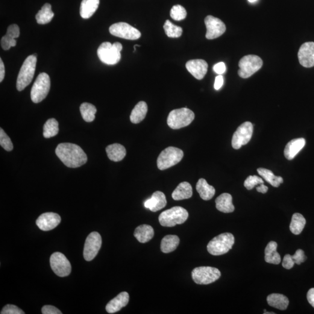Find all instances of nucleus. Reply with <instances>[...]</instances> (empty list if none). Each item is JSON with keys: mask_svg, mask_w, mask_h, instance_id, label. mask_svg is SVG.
Listing matches in <instances>:
<instances>
[{"mask_svg": "<svg viewBox=\"0 0 314 314\" xmlns=\"http://www.w3.org/2000/svg\"><path fill=\"white\" fill-rule=\"evenodd\" d=\"M106 152L108 158L114 162L122 161L126 154V150L124 147L118 143H114L107 146Z\"/></svg>", "mask_w": 314, "mask_h": 314, "instance_id": "nucleus-23", "label": "nucleus"}, {"mask_svg": "<svg viewBox=\"0 0 314 314\" xmlns=\"http://www.w3.org/2000/svg\"><path fill=\"white\" fill-rule=\"evenodd\" d=\"M188 217L189 213L186 209L181 207H174L164 211L158 219L163 227H174L177 225L183 224Z\"/></svg>", "mask_w": 314, "mask_h": 314, "instance_id": "nucleus-4", "label": "nucleus"}, {"mask_svg": "<svg viewBox=\"0 0 314 314\" xmlns=\"http://www.w3.org/2000/svg\"><path fill=\"white\" fill-rule=\"evenodd\" d=\"M61 221V216L54 213H46L41 215L36 220V225L40 230L49 231L56 228Z\"/></svg>", "mask_w": 314, "mask_h": 314, "instance_id": "nucleus-16", "label": "nucleus"}, {"mask_svg": "<svg viewBox=\"0 0 314 314\" xmlns=\"http://www.w3.org/2000/svg\"><path fill=\"white\" fill-rule=\"evenodd\" d=\"M5 66L4 64L2 62L1 58L0 59V82H2L4 80L5 77Z\"/></svg>", "mask_w": 314, "mask_h": 314, "instance_id": "nucleus-50", "label": "nucleus"}, {"mask_svg": "<svg viewBox=\"0 0 314 314\" xmlns=\"http://www.w3.org/2000/svg\"><path fill=\"white\" fill-rule=\"evenodd\" d=\"M0 145L7 151H11L13 149V143L10 137L6 134L2 128L0 129Z\"/></svg>", "mask_w": 314, "mask_h": 314, "instance_id": "nucleus-39", "label": "nucleus"}, {"mask_svg": "<svg viewBox=\"0 0 314 314\" xmlns=\"http://www.w3.org/2000/svg\"><path fill=\"white\" fill-rule=\"evenodd\" d=\"M292 258L295 263L297 265H300L301 263L305 262V261L307 260V257L305 255L304 251L301 249H298L296 251L295 254L292 255Z\"/></svg>", "mask_w": 314, "mask_h": 314, "instance_id": "nucleus-43", "label": "nucleus"}, {"mask_svg": "<svg viewBox=\"0 0 314 314\" xmlns=\"http://www.w3.org/2000/svg\"><path fill=\"white\" fill-rule=\"evenodd\" d=\"M306 224V220L304 217L300 214L295 213L292 216L290 225V230L293 234L298 235L303 231Z\"/></svg>", "mask_w": 314, "mask_h": 314, "instance_id": "nucleus-33", "label": "nucleus"}, {"mask_svg": "<svg viewBox=\"0 0 314 314\" xmlns=\"http://www.w3.org/2000/svg\"><path fill=\"white\" fill-rule=\"evenodd\" d=\"M192 276L196 283L208 284L218 280L221 277V273L218 269L214 267L199 266L193 270Z\"/></svg>", "mask_w": 314, "mask_h": 314, "instance_id": "nucleus-9", "label": "nucleus"}, {"mask_svg": "<svg viewBox=\"0 0 314 314\" xmlns=\"http://www.w3.org/2000/svg\"><path fill=\"white\" fill-rule=\"evenodd\" d=\"M257 191L258 192L265 194L268 190V187L264 185L263 184H261L260 186L257 187Z\"/></svg>", "mask_w": 314, "mask_h": 314, "instance_id": "nucleus-51", "label": "nucleus"}, {"mask_svg": "<svg viewBox=\"0 0 314 314\" xmlns=\"http://www.w3.org/2000/svg\"><path fill=\"white\" fill-rule=\"evenodd\" d=\"M58 132H59L58 122L54 118L49 119L44 125L43 136L46 139L56 136Z\"/></svg>", "mask_w": 314, "mask_h": 314, "instance_id": "nucleus-36", "label": "nucleus"}, {"mask_svg": "<svg viewBox=\"0 0 314 314\" xmlns=\"http://www.w3.org/2000/svg\"><path fill=\"white\" fill-rule=\"evenodd\" d=\"M164 29L167 36L171 38L180 37L183 32L182 28L173 24L169 20H166L164 23Z\"/></svg>", "mask_w": 314, "mask_h": 314, "instance_id": "nucleus-37", "label": "nucleus"}, {"mask_svg": "<svg viewBox=\"0 0 314 314\" xmlns=\"http://www.w3.org/2000/svg\"><path fill=\"white\" fill-rule=\"evenodd\" d=\"M99 0H82L80 14L82 18L89 19L96 13L99 7Z\"/></svg>", "mask_w": 314, "mask_h": 314, "instance_id": "nucleus-26", "label": "nucleus"}, {"mask_svg": "<svg viewBox=\"0 0 314 314\" xmlns=\"http://www.w3.org/2000/svg\"><path fill=\"white\" fill-rule=\"evenodd\" d=\"M295 264L294 261L293 260L292 255L290 254L284 255L282 261V266L284 268L287 269H292L294 266Z\"/></svg>", "mask_w": 314, "mask_h": 314, "instance_id": "nucleus-44", "label": "nucleus"}, {"mask_svg": "<svg viewBox=\"0 0 314 314\" xmlns=\"http://www.w3.org/2000/svg\"><path fill=\"white\" fill-rule=\"evenodd\" d=\"M278 244L274 241L270 242L265 249V261L269 264L278 265L281 262V257L277 252Z\"/></svg>", "mask_w": 314, "mask_h": 314, "instance_id": "nucleus-30", "label": "nucleus"}, {"mask_svg": "<svg viewBox=\"0 0 314 314\" xmlns=\"http://www.w3.org/2000/svg\"><path fill=\"white\" fill-rule=\"evenodd\" d=\"M257 172L261 177H262L267 182L271 184L272 186L278 187L281 183H283L282 178L277 177L269 169L260 168L257 169Z\"/></svg>", "mask_w": 314, "mask_h": 314, "instance_id": "nucleus-34", "label": "nucleus"}, {"mask_svg": "<svg viewBox=\"0 0 314 314\" xmlns=\"http://www.w3.org/2000/svg\"><path fill=\"white\" fill-rule=\"evenodd\" d=\"M307 297L309 303L314 308V288L309 290L307 293Z\"/></svg>", "mask_w": 314, "mask_h": 314, "instance_id": "nucleus-49", "label": "nucleus"}, {"mask_svg": "<svg viewBox=\"0 0 314 314\" xmlns=\"http://www.w3.org/2000/svg\"><path fill=\"white\" fill-rule=\"evenodd\" d=\"M60 160L69 168H78L86 164L87 157L80 146L69 143H61L55 149Z\"/></svg>", "mask_w": 314, "mask_h": 314, "instance_id": "nucleus-1", "label": "nucleus"}, {"mask_svg": "<svg viewBox=\"0 0 314 314\" xmlns=\"http://www.w3.org/2000/svg\"><path fill=\"white\" fill-rule=\"evenodd\" d=\"M263 64V60L257 55H246L239 61L238 74L242 78H250L261 68Z\"/></svg>", "mask_w": 314, "mask_h": 314, "instance_id": "nucleus-10", "label": "nucleus"}, {"mask_svg": "<svg viewBox=\"0 0 314 314\" xmlns=\"http://www.w3.org/2000/svg\"><path fill=\"white\" fill-rule=\"evenodd\" d=\"M8 37L11 39H17L20 35V29L19 26L16 24L9 26L7 29V34Z\"/></svg>", "mask_w": 314, "mask_h": 314, "instance_id": "nucleus-42", "label": "nucleus"}, {"mask_svg": "<svg viewBox=\"0 0 314 314\" xmlns=\"http://www.w3.org/2000/svg\"><path fill=\"white\" fill-rule=\"evenodd\" d=\"M122 46L119 42L111 44L104 42L98 50V55L102 63L107 65H116L121 60Z\"/></svg>", "mask_w": 314, "mask_h": 314, "instance_id": "nucleus-3", "label": "nucleus"}, {"mask_svg": "<svg viewBox=\"0 0 314 314\" xmlns=\"http://www.w3.org/2000/svg\"><path fill=\"white\" fill-rule=\"evenodd\" d=\"M234 243V237L232 234L224 233L214 237L207 245V250L213 255H221L227 253Z\"/></svg>", "mask_w": 314, "mask_h": 314, "instance_id": "nucleus-5", "label": "nucleus"}, {"mask_svg": "<svg viewBox=\"0 0 314 314\" xmlns=\"http://www.w3.org/2000/svg\"><path fill=\"white\" fill-rule=\"evenodd\" d=\"M109 31L113 36L126 40H135L141 37L139 30L125 22L114 23L110 26Z\"/></svg>", "mask_w": 314, "mask_h": 314, "instance_id": "nucleus-12", "label": "nucleus"}, {"mask_svg": "<svg viewBox=\"0 0 314 314\" xmlns=\"http://www.w3.org/2000/svg\"><path fill=\"white\" fill-rule=\"evenodd\" d=\"M256 1H257V0H248V1L250 2H254Z\"/></svg>", "mask_w": 314, "mask_h": 314, "instance_id": "nucleus-54", "label": "nucleus"}, {"mask_svg": "<svg viewBox=\"0 0 314 314\" xmlns=\"http://www.w3.org/2000/svg\"><path fill=\"white\" fill-rule=\"evenodd\" d=\"M196 190L204 200H210L215 195V190L212 186L210 185L204 179H199L196 184Z\"/></svg>", "mask_w": 314, "mask_h": 314, "instance_id": "nucleus-28", "label": "nucleus"}, {"mask_svg": "<svg viewBox=\"0 0 314 314\" xmlns=\"http://www.w3.org/2000/svg\"><path fill=\"white\" fill-rule=\"evenodd\" d=\"M216 209L222 213H231L234 211L232 197L229 193H223L215 199Z\"/></svg>", "mask_w": 314, "mask_h": 314, "instance_id": "nucleus-22", "label": "nucleus"}, {"mask_svg": "<svg viewBox=\"0 0 314 314\" xmlns=\"http://www.w3.org/2000/svg\"><path fill=\"white\" fill-rule=\"evenodd\" d=\"M195 114L187 108L174 110L169 113L167 124L172 129H179L189 126L195 119Z\"/></svg>", "mask_w": 314, "mask_h": 314, "instance_id": "nucleus-6", "label": "nucleus"}, {"mask_svg": "<svg viewBox=\"0 0 314 314\" xmlns=\"http://www.w3.org/2000/svg\"><path fill=\"white\" fill-rule=\"evenodd\" d=\"M226 66L224 63H219L215 65L213 67L214 71L218 75H222L226 71Z\"/></svg>", "mask_w": 314, "mask_h": 314, "instance_id": "nucleus-47", "label": "nucleus"}, {"mask_svg": "<svg viewBox=\"0 0 314 314\" xmlns=\"http://www.w3.org/2000/svg\"><path fill=\"white\" fill-rule=\"evenodd\" d=\"M170 16L172 18L178 21L183 20L186 18L187 16V12L182 6L180 5H174L170 12Z\"/></svg>", "mask_w": 314, "mask_h": 314, "instance_id": "nucleus-38", "label": "nucleus"}, {"mask_svg": "<svg viewBox=\"0 0 314 314\" xmlns=\"http://www.w3.org/2000/svg\"><path fill=\"white\" fill-rule=\"evenodd\" d=\"M204 22L207 28L205 36L207 39H216L224 34L226 31L225 23L217 17L208 16L205 17Z\"/></svg>", "mask_w": 314, "mask_h": 314, "instance_id": "nucleus-15", "label": "nucleus"}, {"mask_svg": "<svg viewBox=\"0 0 314 314\" xmlns=\"http://www.w3.org/2000/svg\"><path fill=\"white\" fill-rule=\"evenodd\" d=\"M42 312L43 314H62V312L57 308L52 306H45L42 308Z\"/></svg>", "mask_w": 314, "mask_h": 314, "instance_id": "nucleus-45", "label": "nucleus"}, {"mask_svg": "<svg viewBox=\"0 0 314 314\" xmlns=\"http://www.w3.org/2000/svg\"><path fill=\"white\" fill-rule=\"evenodd\" d=\"M50 262L52 271L58 277H67L71 272L72 267L69 260L61 252H56L52 254Z\"/></svg>", "mask_w": 314, "mask_h": 314, "instance_id": "nucleus-13", "label": "nucleus"}, {"mask_svg": "<svg viewBox=\"0 0 314 314\" xmlns=\"http://www.w3.org/2000/svg\"><path fill=\"white\" fill-rule=\"evenodd\" d=\"M12 39H11V38L8 37L7 35L6 34L2 37L1 40V46L3 50H4L5 51L8 50H10V48H12L11 46V41Z\"/></svg>", "mask_w": 314, "mask_h": 314, "instance_id": "nucleus-46", "label": "nucleus"}, {"mask_svg": "<svg viewBox=\"0 0 314 314\" xmlns=\"http://www.w3.org/2000/svg\"><path fill=\"white\" fill-rule=\"evenodd\" d=\"M180 239L177 235H167L161 243V250L164 253H169L177 248Z\"/></svg>", "mask_w": 314, "mask_h": 314, "instance_id": "nucleus-32", "label": "nucleus"}, {"mask_svg": "<svg viewBox=\"0 0 314 314\" xmlns=\"http://www.w3.org/2000/svg\"><path fill=\"white\" fill-rule=\"evenodd\" d=\"M148 111V104L145 101H140L132 110L130 119L133 124H137L145 119Z\"/></svg>", "mask_w": 314, "mask_h": 314, "instance_id": "nucleus-29", "label": "nucleus"}, {"mask_svg": "<svg viewBox=\"0 0 314 314\" xmlns=\"http://www.w3.org/2000/svg\"><path fill=\"white\" fill-rule=\"evenodd\" d=\"M166 203V197L164 193L157 191L152 194L151 198L147 199L145 207L152 212H157L165 207Z\"/></svg>", "mask_w": 314, "mask_h": 314, "instance_id": "nucleus-19", "label": "nucleus"}, {"mask_svg": "<svg viewBox=\"0 0 314 314\" xmlns=\"http://www.w3.org/2000/svg\"><path fill=\"white\" fill-rule=\"evenodd\" d=\"M193 195V189L191 184L183 182L181 183L177 188L173 192L172 198L175 200H182L184 199H188L192 198Z\"/></svg>", "mask_w": 314, "mask_h": 314, "instance_id": "nucleus-25", "label": "nucleus"}, {"mask_svg": "<svg viewBox=\"0 0 314 314\" xmlns=\"http://www.w3.org/2000/svg\"><path fill=\"white\" fill-rule=\"evenodd\" d=\"M264 314H275V313H269V312H266V311L265 310H264Z\"/></svg>", "mask_w": 314, "mask_h": 314, "instance_id": "nucleus-53", "label": "nucleus"}, {"mask_svg": "<svg viewBox=\"0 0 314 314\" xmlns=\"http://www.w3.org/2000/svg\"><path fill=\"white\" fill-rule=\"evenodd\" d=\"M154 235V229L149 225H140L134 231V236L140 243H145L152 239Z\"/></svg>", "mask_w": 314, "mask_h": 314, "instance_id": "nucleus-24", "label": "nucleus"}, {"mask_svg": "<svg viewBox=\"0 0 314 314\" xmlns=\"http://www.w3.org/2000/svg\"><path fill=\"white\" fill-rule=\"evenodd\" d=\"M129 301L128 293L126 292H122L107 304L105 309L108 313H116L121 310L123 307L127 306Z\"/></svg>", "mask_w": 314, "mask_h": 314, "instance_id": "nucleus-20", "label": "nucleus"}, {"mask_svg": "<svg viewBox=\"0 0 314 314\" xmlns=\"http://www.w3.org/2000/svg\"><path fill=\"white\" fill-rule=\"evenodd\" d=\"M17 45V40L16 39H12L11 41V47H15Z\"/></svg>", "mask_w": 314, "mask_h": 314, "instance_id": "nucleus-52", "label": "nucleus"}, {"mask_svg": "<svg viewBox=\"0 0 314 314\" xmlns=\"http://www.w3.org/2000/svg\"><path fill=\"white\" fill-rule=\"evenodd\" d=\"M1 314H24L25 313L23 312L21 309L17 307L15 305L8 304L3 308Z\"/></svg>", "mask_w": 314, "mask_h": 314, "instance_id": "nucleus-41", "label": "nucleus"}, {"mask_svg": "<svg viewBox=\"0 0 314 314\" xmlns=\"http://www.w3.org/2000/svg\"><path fill=\"white\" fill-rule=\"evenodd\" d=\"M253 133V125L250 122H246L240 125L234 132L231 146L234 149H238L242 146L247 145L251 139Z\"/></svg>", "mask_w": 314, "mask_h": 314, "instance_id": "nucleus-11", "label": "nucleus"}, {"mask_svg": "<svg viewBox=\"0 0 314 314\" xmlns=\"http://www.w3.org/2000/svg\"><path fill=\"white\" fill-rule=\"evenodd\" d=\"M298 58L302 66H314V42H307L302 45L299 49Z\"/></svg>", "mask_w": 314, "mask_h": 314, "instance_id": "nucleus-17", "label": "nucleus"}, {"mask_svg": "<svg viewBox=\"0 0 314 314\" xmlns=\"http://www.w3.org/2000/svg\"><path fill=\"white\" fill-rule=\"evenodd\" d=\"M267 303L269 306L280 310H285L289 306V301L286 296L273 293L267 297Z\"/></svg>", "mask_w": 314, "mask_h": 314, "instance_id": "nucleus-27", "label": "nucleus"}, {"mask_svg": "<svg viewBox=\"0 0 314 314\" xmlns=\"http://www.w3.org/2000/svg\"><path fill=\"white\" fill-rule=\"evenodd\" d=\"M80 111L82 118L87 122H93L95 119L97 109L95 105L84 102L80 107Z\"/></svg>", "mask_w": 314, "mask_h": 314, "instance_id": "nucleus-35", "label": "nucleus"}, {"mask_svg": "<svg viewBox=\"0 0 314 314\" xmlns=\"http://www.w3.org/2000/svg\"><path fill=\"white\" fill-rule=\"evenodd\" d=\"M54 14L51 10V5L49 3L44 5L36 16L38 24L45 25L50 22L53 18Z\"/></svg>", "mask_w": 314, "mask_h": 314, "instance_id": "nucleus-31", "label": "nucleus"}, {"mask_svg": "<svg viewBox=\"0 0 314 314\" xmlns=\"http://www.w3.org/2000/svg\"><path fill=\"white\" fill-rule=\"evenodd\" d=\"M50 78L46 73H41L32 86L31 96L32 101L39 103L48 95L50 89Z\"/></svg>", "mask_w": 314, "mask_h": 314, "instance_id": "nucleus-7", "label": "nucleus"}, {"mask_svg": "<svg viewBox=\"0 0 314 314\" xmlns=\"http://www.w3.org/2000/svg\"><path fill=\"white\" fill-rule=\"evenodd\" d=\"M224 84V78L221 75H219L218 76H216L215 81V83H214V88L216 90H218L223 86Z\"/></svg>", "mask_w": 314, "mask_h": 314, "instance_id": "nucleus-48", "label": "nucleus"}, {"mask_svg": "<svg viewBox=\"0 0 314 314\" xmlns=\"http://www.w3.org/2000/svg\"><path fill=\"white\" fill-rule=\"evenodd\" d=\"M183 152L182 149L169 147L161 152L157 159V166L160 170H165L177 165L183 157Z\"/></svg>", "mask_w": 314, "mask_h": 314, "instance_id": "nucleus-8", "label": "nucleus"}, {"mask_svg": "<svg viewBox=\"0 0 314 314\" xmlns=\"http://www.w3.org/2000/svg\"><path fill=\"white\" fill-rule=\"evenodd\" d=\"M37 63V55L34 54L30 55L23 63L20 69L17 81V90H24L33 80Z\"/></svg>", "mask_w": 314, "mask_h": 314, "instance_id": "nucleus-2", "label": "nucleus"}, {"mask_svg": "<svg viewBox=\"0 0 314 314\" xmlns=\"http://www.w3.org/2000/svg\"><path fill=\"white\" fill-rule=\"evenodd\" d=\"M208 64L203 60H192L187 61L186 69L194 77L201 80L204 78L208 70Z\"/></svg>", "mask_w": 314, "mask_h": 314, "instance_id": "nucleus-18", "label": "nucleus"}, {"mask_svg": "<svg viewBox=\"0 0 314 314\" xmlns=\"http://www.w3.org/2000/svg\"><path fill=\"white\" fill-rule=\"evenodd\" d=\"M306 143V140L304 138H298L287 143L284 150V155L286 159L288 160L294 159L296 155L304 148Z\"/></svg>", "mask_w": 314, "mask_h": 314, "instance_id": "nucleus-21", "label": "nucleus"}, {"mask_svg": "<svg viewBox=\"0 0 314 314\" xmlns=\"http://www.w3.org/2000/svg\"><path fill=\"white\" fill-rule=\"evenodd\" d=\"M102 245V239L100 234L97 231H93L87 236L85 242L83 256L85 260L92 261L95 258Z\"/></svg>", "mask_w": 314, "mask_h": 314, "instance_id": "nucleus-14", "label": "nucleus"}, {"mask_svg": "<svg viewBox=\"0 0 314 314\" xmlns=\"http://www.w3.org/2000/svg\"><path fill=\"white\" fill-rule=\"evenodd\" d=\"M264 182L262 178L257 177L256 175L249 176L245 181L244 186L248 190H252L258 184H263Z\"/></svg>", "mask_w": 314, "mask_h": 314, "instance_id": "nucleus-40", "label": "nucleus"}]
</instances>
